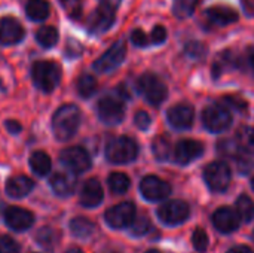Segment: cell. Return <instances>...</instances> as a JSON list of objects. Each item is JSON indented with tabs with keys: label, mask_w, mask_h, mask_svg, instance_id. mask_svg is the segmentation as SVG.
Returning <instances> with one entry per match:
<instances>
[{
	"label": "cell",
	"mask_w": 254,
	"mask_h": 253,
	"mask_svg": "<svg viewBox=\"0 0 254 253\" xmlns=\"http://www.w3.org/2000/svg\"><path fill=\"white\" fill-rule=\"evenodd\" d=\"M65 52H67V57H77V55H80V52H82V46L79 45V42H76V40H68L67 42V49H65Z\"/></svg>",
	"instance_id": "45"
},
{
	"label": "cell",
	"mask_w": 254,
	"mask_h": 253,
	"mask_svg": "<svg viewBox=\"0 0 254 253\" xmlns=\"http://www.w3.org/2000/svg\"><path fill=\"white\" fill-rule=\"evenodd\" d=\"M58 39H60V33L54 25H43L36 31V40L45 49L54 48L58 43Z\"/></svg>",
	"instance_id": "24"
},
{
	"label": "cell",
	"mask_w": 254,
	"mask_h": 253,
	"mask_svg": "<svg viewBox=\"0 0 254 253\" xmlns=\"http://www.w3.org/2000/svg\"><path fill=\"white\" fill-rule=\"evenodd\" d=\"M190 215L189 204L182 200H173L162 204L158 209V216L165 225H179L183 224Z\"/></svg>",
	"instance_id": "12"
},
{
	"label": "cell",
	"mask_w": 254,
	"mask_h": 253,
	"mask_svg": "<svg viewBox=\"0 0 254 253\" xmlns=\"http://www.w3.org/2000/svg\"><path fill=\"white\" fill-rule=\"evenodd\" d=\"M138 155V145L127 137H115L106 146V157L113 164H128L134 161Z\"/></svg>",
	"instance_id": "4"
},
{
	"label": "cell",
	"mask_w": 254,
	"mask_h": 253,
	"mask_svg": "<svg viewBox=\"0 0 254 253\" xmlns=\"http://www.w3.org/2000/svg\"><path fill=\"white\" fill-rule=\"evenodd\" d=\"M37 243L43 248V249H54L55 243H57V234L52 228L49 227H43L39 230L37 233Z\"/></svg>",
	"instance_id": "34"
},
{
	"label": "cell",
	"mask_w": 254,
	"mask_h": 253,
	"mask_svg": "<svg viewBox=\"0 0 254 253\" xmlns=\"http://www.w3.org/2000/svg\"><path fill=\"white\" fill-rule=\"evenodd\" d=\"M4 222L13 231H27L34 224V215L21 207H9L4 212Z\"/></svg>",
	"instance_id": "16"
},
{
	"label": "cell",
	"mask_w": 254,
	"mask_h": 253,
	"mask_svg": "<svg viewBox=\"0 0 254 253\" xmlns=\"http://www.w3.org/2000/svg\"><path fill=\"white\" fill-rule=\"evenodd\" d=\"M25 37V30L22 24L13 16L0 18V45L9 46L16 45Z\"/></svg>",
	"instance_id": "14"
},
{
	"label": "cell",
	"mask_w": 254,
	"mask_h": 253,
	"mask_svg": "<svg viewBox=\"0 0 254 253\" xmlns=\"http://www.w3.org/2000/svg\"><path fill=\"white\" fill-rule=\"evenodd\" d=\"M202 122L204 127L211 133H222L228 130L232 124L231 112L219 104L207 106L202 112Z\"/></svg>",
	"instance_id": "9"
},
{
	"label": "cell",
	"mask_w": 254,
	"mask_h": 253,
	"mask_svg": "<svg viewBox=\"0 0 254 253\" xmlns=\"http://www.w3.org/2000/svg\"><path fill=\"white\" fill-rule=\"evenodd\" d=\"M205 18L210 24L225 27L238 21L240 15L235 9L225 6V4H214L205 10Z\"/></svg>",
	"instance_id": "17"
},
{
	"label": "cell",
	"mask_w": 254,
	"mask_h": 253,
	"mask_svg": "<svg viewBox=\"0 0 254 253\" xmlns=\"http://www.w3.org/2000/svg\"><path fill=\"white\" fill-rule=\"evenodd\" d=\"M94 230H95V225L86 218L77 216V218L70 221V231L74 237L88 239L94 234Z\"/></svg>",
	"instance_id": "26"
},
{
	"label": "cell",
	"mask_w": 254,
	"mask_h": 253,
	"mask_svg": "<svg viewBox=\"0 0 254 253\" xmlns=\"http://www.w3.org/2000/svg\"><path fill=\"white\" fill-rule=\"evenodd\" d=\"M112 253H115V252H112Z\"/></svg>",
	"instance_id": "54"
},
{
	"label": "cell",
	"mask_w": 254,
	"mask_h": 253,
	"mask_svg": "<svg viewBox=\"0 0 254 253\" xmlns=\"http://www.w3.org/2000/svg\"><path fill=\"white\" fill-rule=\"evenodd\" d=\"M241 61H244L246 67L254 75V46H249V48L246 49L244 60L241 58Z\"/></svg>",
	"instance_id": "44"
},
{
	"label": "cell",
	"mask_w": 254,
	"mask_h": 253,
	"mask_svg": "<svg viewBox=\"0 0 254 253\" xmlns=\"http://www.w3.org/2000/svg\"><path fill=\"white\" fill-rule=\"evenodd\" d=\"M131 42L137 48H146L147 45H150V37H147V34L141 28H135L131 33Z\"/></svg>",
	"instance_id": "39"
},
{
	"label": "cell",
	"mask_w": 254,
	"mask_h": 253,
	"mask_svg": "<svg viewBox=\"0 0 254 253\" xmlns=\"http://www.w3.org/2000/svg\"><path fill=\"white\" fill-rule=\"evenodd\" d=\"M237 213L240 219L244 222H250L254 219V203L253 200L247 195H243L237 201Z\"/></svg>",
	"instance_id": "30"
},
{
	"label": "cell",
	"mask_w": 254,
	"mask_h": 253,
	"mask_svg": "<svg viewBox=\"0 0 254 253\" xmlns=\"http://www.w3.org/2000/svg\"><path fill=\"white\" fill-rule=\"evenodd\" d=\"M192 245L195 248V251L199 253H204L208 248V236L204 230L198 228L195 230L193 236H192Z\"/></svg>",
	"instance_id": "36"
},
{
	"label": "cell",
	"mask_w": 254,
	"mask_h": 253,
	"mask_svg": "<svg viewBox=\"0 0 254 253\" xmlns=\"http://www.w3.org/2000/svg\"><path fill=\"white\" fill-rule=\"evenodd\" d=\"M98 118L107 125H116L125 118V106L121 97L116 95H104L100 98L97 104Z\"/></svg>",
	"instance_id": "8"
},
{
	"label": "cell",
	"mask_w": 254,
	"mask_h": 253,
	"mask_svg": "<svg viewBox=\"0 0 254 253\" xmlns=\"http://www.w3.org/2000/svg\"><path fill=\"white\" fill-rule=\"evenodd\" d=\"M168 122L174 127V128H179V130H185V128H189L192 124H193V118H195V112H193V107L189 106V104H176L173 106L168 113Z\"/></svg>",
	"instance_id": "19"
},
{
	"label": "cell",
	"mask_w": 254,
	"mask_h": 253,
	"mask_svg": "<svg viewBox=\"0 0 254 253\" xmlns=\"http://www.w3.org/2000/svg\"><path fill=\"white\" fill-rule=\"evenodd\" d=\"M25 15L31 21H45L51 15V4L48 0H28L25 3Z\"/></svg>",
	"instance_id": "23"
},
{
	"label": "cell",
	"mask_w": 254,
	"mask_h": 253,
	"mask_svg": "<svg viewBox=\"0 0 254 253\" xmlns=\"http://www.w3.org/2000/svg\"><path fill=\"white\" fill-rule=\"evenodd\" d=\"M185 52H186L188 57L198 60V58H202L207 54V48L201 42H189L185 46Z\"/></svg>",
	"instance_id": "38"
},
{
	"label": "cell",
	"mask_w": 254,
	"mask_h": 253,
	"mask_svg": "<svg viewBox=\"0 0 254 253\" xmlns=\"http://www.w3.org/2000/svg\"><path fill=\"white\" fill-rule=\"evenodd\" d=\"M3 86V82H1V79H0V88Z\"/></svg>",
	"instance_id": "52"
},
{
	"label": "cell",
	"mask_w": 254,
	"mask_h": 253,
	"mask_svg": "<svg viewBox=\"0 0 254 253\" xmlns=\"http://www.w3.org/2000/svg\"><path fill=\"white\" fill-rule=\"evenodd\" d=\"M228 253H254V251L250 249L249 246H235V248H232Z\"/></svg>",
	"instance_id": "48"
},
{
	"label": "cell",
	"mask_w": 254,
	"mask_h": 253,
	"mask_svg": "<svg viewBox=\"0 0 254 253\" xmlns=\"http://www.w3.org/2000/svg\"><path fill=\"white\" fill-rule=\"evenodd\" d=\"M253 237H254V234H253Z\"/></svg>",
	"instance_id": "53"
},
{
	"label": "cell",
	"mask_w": 254,
	"mask_h": 253,
	"mask_svg": "<svg viewBox=\"0 0 254 253\" xmlns=\"http://www.w3.org/2000/svg\"><path fill=\"white\" fill-rule=\"evenodd\" d=\"M146 253H161L159 251H155V249H152V251H147Z\"/></svg>",
	"instance_id": "50"
},
{
	"label": "cell",
	"mask_w": 254,
	"mask_h": 253,
	"mask_svg": "<svg viewBox=\"0 0 254 253\" xmlns=\"http://www.w3.org/2000/svg\"><path fill=\"white\" fill-rule=\"evenodd\" d=\"M202 152H204V146L201 142L190 140V139L180 140L174 149V160L177 164L186 166V164L195 161L196 158H199L202 155Z\"/></svg>",
	"instance_id": "15"
},
{
	"label": "cell",
	"mask_w": 254,
	"mask_h": 253,
	"mask_svg": "<svg viewBox=\"0 0 254 253\" xmlns=\"http://www.w3.org/2000/svg\"><path fill=\"white\" fill-rule=\"evenodd\" d=\"M131 186V180L125 173H112L109 176V188L113 194H125Z\"/></svg>",
	"instance_id": "28"
},
{
	"label": "cell",
	"mask_w": 254,
	"mask_h": 253,
	"mask_svg": "<svg viewBox=\"0 0 254 253\" xmlns=\"http://www.w3.org/2000/svg\"><path fill=\"white\" fill-rule=\"evenodd\" d=\"M33 84L43 92H52L61 81V67L51 60H39L31 66Z\"/></svg>",
	"instance_id": "3"
},
{
	"label": "cell",
	"mask_w": 254,
	"mask_h": 253,
	"mask_svg": "<svg viewBox=\"0 0 254 253\" xmlns=\"http://www.w3.org/2000/svg\"><path fill=\"white\" fill-rule=\"evenodd\" d=\"M217 151L228 158H234L235 161L243 157V149L240 148V145L237 142H232L228 139L217 143Z\"/></svg>",
	"instance_id": "33"
},
{
	"label": "cell",
	"mask_w": 254,
	"mask_h": 253,
	"mask_svg": "<svg viewBox=\"0 0 254 253\" xmlns=\"http://www.w3.org/2000/svg\"><path fill=\"white\" fill-rule=\"evenodd\" d=\"M97 86H98V82L97 79L89 75V73H83L79 76L77 82H76V89H77V94L82 97V98H89L95 91H97Z\"/></svg>",
	"instance_id": "27"
},
{
	"label": "cell",
	"mask_w": 254,
	"mask_h": 253,
	"mask_svg": "<svg viewBox=\"0 0 254 253\" xmlns=\"http://www.w3.org/2000/svg\"><path fill=\"white\" fill-rule=\"evenodd\" d=\"M252 188H253V191H254V179L252 180Z\"/></svg>",
	"instance_id": "51"
},
{
	"label": "cell",
	"mask_w": 254,
	"mask_h": 253,
	"mask_svg": "<svg viewBox=\"0 0 254 253\" xmlns=\"http://www.w3.org/2000/svg\"><path fill=\"white\" fill-rule=\"evenodd\" d=\"M4 127H6V130H7L10 134H18V133H21V130H22V125H21L18 121H15V119H7V121L4 122Z\"/></svg>",
	"instance_id": "46"
},
{
	"label": "cell",
	"mask_w": 254,
	"mask_h": 253,
	"mask_svg": "<svg viewBox=\"0 0 254 253\" xmlns=\"http://www.w3.org/2000/svg\"><path fill=\"white\" fill-rule=\"evenodd\" d=\"M223 101L231 109H235L238 112H246L247 110V101L243 97H238V95H225L223 97Z\"/></svg>",
	"instance_id": "40"
},
{
	"label": "cell",
	"mask_w": 254,
	"mask_h": 253,
	"mask_svg": "<svg viewBox=\"0 0 254 253\" xmlns=\"http://www.w3.org/2000/svg\"><path fill=\"white\" fill-rule=\"evenodd\" d=\"M127 57V45L124 40L115 42L101 57H98L92 67L97 73H110L118 69Z\"/></svg>",
	"instance_id": "7"
},
{
	"label": "cell",
	"mask_w": 254,
	"mask_h": 253,
	"mask_svg": "<svg viewBox=\"0 0 254 253\" xmlns=\"http://www.w3.org/2000/svg\"><path fill=\"white\" fill-rule=\"evenodd\" d=\"M198 3H199V0H173L174 15L180 19H185L195 12Z\"/></svg>",
	"instance_id": "29"
},
{
	"label": "cell",
	"mask_w": 254,
	"mask_h": 253,
	"mask_svg": "<svg viewBox=\"0 0 254 253\" xmlns=\"http://www.w3.org/2000/svg\"><path fill=\"white\" fill-rule=\"evenodd\" d=\"M243 7L249 16H254V0H241Z\"/></svg>",
	"instance_id": "47"
},
{
	"label": "cell",
	"mask_w": 254,
	"mask_h": 253,
	"mask_svg": "<svg viewBox=\"0 0 254 253\" xmlns=\"http://www.w3.org/2000/svg\"><path fill=\"white\" fill-rule=\"evenodd\" d=\"M49 185L52 188V191L58 195V197H68L74 192L76 188V177L71 173L67 171H60L55 173L51 180Z\"/></svg>",
	"instance_id": "21"
},
{
	"label": "cell",
	"mask_w": 254,
	"mask_h": 253,
	"mask_svg": "<svg viewBox=\"0 0 254 253\" xmlns=\"http://www.w3.org/2000/svg\"><path fill=\"white\" fill-rule=\"evenodd\" d=\"M97 9L89 15L86 28L91 34H101L110 30L116 21V9L122 0H98Z\"/></svg>",
	"instance_id": "2"
},
{
	"label": "cell",
	"mask_w": 254,
	"mask_h": 253,
	"mask_svg": "<svg viewBox=\"0 0 254 253\" xmlns=\"http://www.w3.org/2000/svg\"><path fill=\"white\" fill-rule=\"evenodd\" d=\"M30 167L34 174L43 177L49 173L51 170V158L46 152L43 151H36L30 157Z\"/></svg>",
	"instance_id": "25"
},
{
	"label": "cell",
	"mask_w": 254,
	"mask_h": 253,
	"mask_svg": "<svg viewBox=\"0 0 254 253\" xmlns=\"http://www.w3.org/2000/svg\"><path fill=\"white\" fill-rule=\"evenodd\" d=\"M237 143L240 145V148L243 151L254 155V128L244 127V128L238 130V133H237Z\"/></svg>",
	"instance_id": "31"
},
{
	"label": "cell",
	"mask_w": 254,
	"mask_h": 253,
	"mask_svg": "<svg viewBox=\"0 0 254 253\" xmlns=\"http://www.w3.org/2000/svg\"><path fill=\"white\" fill-rule=\"evenodd\" d=\"M204 179L208 188L214 192H225L232 180V173L228 164L214 161L204 169Z\"/></svg>",
	"instance_id": "6"
},
{
	"label": "cell",
	"mask_w": 254,
	"mask_h": 253,
	"mask_svg": "<svg viewBox=\"0 0 254 253\" xmlns=\"http://www.w3.org/2000/svg\"><path fill=\"white\" fill-rule=\"evenodd\" d=\"M167 28L164 25H155L152 33H150V42L155 43V45H159V43H164L167 40Z\"/></svg>",
	"instance_id": "42"
},
{
	"label": "cell",
	"mask_w": 254,
	"mask_h": 253,
	"mask_svg": "<svg viewBox=\"0 0 254 253\" xmlns=\"http://www.w3.org/2000/svg\"><path fill=\"white\" fill-rule=\"evenodd\" d=\"M104 198V192H103V186L97 179H88L80 191V197L79 201L83 207H97Z\"/></svg>",
	"instance_id": "20"
},
{
	"label": "cell",
	"mask_w": 254,
	"mask_h": 253,
	"mask_svg": "<svg viewBox=\"0 0 254 253\" xmlns=\"http://www.w3.org/2000/svg\"><path fill=\"white\" fill-rule=\"evenodd\" d=\"M153 154H155V157L158 158V160H161V161H164V160H167L168 157H170V154H171V143L168 142V139L167 137H158V139H155V142H153Z\"/></svg>",
	"instance_id": "35"
},
{
	"label": "cell",
	"mask_w": 254,
	"mask_h": 253,
	"mask_svg": "<svg viewBox=\"0 0 254 253\" xmlns=\"http://www.w3.org/2000/svg\"><path fill=\"white\" fill-rule=\"evenodd\" d=\"M65 253H83V252H82L79 248H70V249H68Z\"/></svg>",
	"instance_id": "49"
},
{
	"label": "cell",
	"mask_w": 254,
	"mask_h": 253,
	"mask_svg": "<svg viewBox=\"0 0 254 253\" xmlns=\"http://www.w3.org/2000/svg\"><path fill=\"white\" fill-rule=\"evenodd\" d=\"M0 253H19V245L9 236L0 237Z\"/></svg>",
	"instance_id": "41"
},
{
	"label": "cell",
	"mask_w": 254,
	"mask_h": 253,
	"mask_svg": "<svg viewBox=\"0 0 254 253\" xmlns=\"http://www.w3.org/2000/svg\"><path fill=\"white\" fill-rule=\"evenodd\" d=\"M143 197L149 201H161L171 194V186L158 176H146L140 183Z\"/></svg>",
	"instance_id": "13"
},
{
	"label": "cell",
	"mask_w": 254,
	"mask_h": 253,
	"mask_svg": "<svg viewBox=\"0 0 254 253\" xmlns=\"http://www.w3.org/2000/svg\"><path fill=\"white\" fill-rule=\"evenodd\" d=\"M34 188V182L27 177V176H13L10 179H7L6 182V194L10 197V198H22V197H27L31 189Z\"/></svg>",
	"instance_id": "22"
},
{
	"label": "cell",
	"mask_w": 254,
	"mask_h": 253,
	"mask_svg": "<svg viewBox=\"0 0 254 253\" xmlns=\"http://www.w3.org/2000/svg\"><path fill=\"white\" fill-rule=\"evenodd\" d=\"M138 92L147 100L152 106H159L165 101L168 89L165 84L153 73H144L137 79Z\"/></svg>",
	"instance_id": "5"
},
{
	"label": "cell",
	"mask_w": 254,
	"mask_h": 253,
	"mask_svg": "<svg viewBox=\"0 0 254 253\" xmlns=\"http://www.w3.org/2000/svg\"><path fill=\"white\" fill-rule=\"evenodd\" d=\"M61 163L73 173H85L91 169V157L80 146H70L61 151Z\"/></svg>",
	"instance_id": "10"
},
{
	"label": "cell",
	"mask_w": 254,
	"mask_h": 253,
	"mask_svg": "<svg viewBox=\"0 0 254 253\" xmlns=\"http://www.w3.org/2000/svg\"><path fill=\"white\" fill-rule=\"evenodd\" d=\"M63 10L71 21L80 19L83 13V0H58Z\"/></svg>",
	"instance_id": "32"
},
{
	"label": "cell",
	"mask_w": 254,
	"mask_h": 253,
	"mask_svg": "<svg viewBox=\"0 0 254 253\" xmlns=\"http://www.w3.org/2000/svg\"><path fill=\"white\" fill-rule=\"evenodd\" d=\"M213 224L217 231L229 234L238 230L240 227V216L229 207H220L213 215Z\"/></svg>",
	"instance_id": "18"
},
{
	"label": "cell",
	"mask_w": 254,
	"mask_h": 253,
	"mask_svg": "<svg viewBox=\"0 0 254 253\" xmlns=\"http://www.w3.org/2000/svg\"><path fill=\"white\" fill-rule=\"evenodd\" d=\"M104 219H106L107 225L115 230H122V228L131 227L135 219V206L129 201L119 203L106 212Z\"/></svg>",
	"instance_id": "11"
},
{
	"label": "cell",
	"mask_w": 254,
	"mask_h": 253,
	"mask_svg": "<svg viewBox=\"0 0 254 253\" xmlns=\"http://www.w3.org/2000/svg\"><path fill=\"white\" fill-rule=\"evenodd\" d=\"M80 125V110L76 104H63L52 116V131L60 142L70 140Z\"/></svg>",
	"instance_id": "1"
},
{
	"label": "cell",
	"mask_w": 254,
	"mask_h": 253,
	"mask_svg": "<svg viewBox=\"0 0 254 253\" xmlns=\"http://www.w3.org/2000/svg\"><path fill=\"white\" fill-rule=\"evenodd\" d=\"M150 230V221L146 218V216H140V218H135L132 225H131V234L132 236H144L147 234V231Z\"/></svg>",
	"instance_id": "37"
},
{
	"label": "cell",
	"mask_w": 254,
	"mask_h": 253,
	"mask_svg": "<svg viewBox=\"0 0 254 253\" xmlns=\"http://www.w3.org/2000/svg\"><path fill=\"white\" fill-rule=\"evenodd\" d=\"M134 122H135V125L140 128V130H147L149 127H150V116H149V113L147 112H144V110H138L137 113H135V116H134Z\"/></svg>",
	"instance_id": "43"
}]
</instances>
